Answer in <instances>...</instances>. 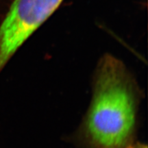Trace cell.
Masks as SVG:
<instances>
[{"mask_svg": "<svg viewBox=\"0 0 148 148\" xmlns=\"http://www.w3.org/2000/svg\"><path fill=\"white\" fill-rule=\"evenodd\" d=\"M140 94L123 62L111 54L99 61L92 97L79 137L87 148H127L135 141Z\"/></svg>", "mask_w": 148, "mask_h": 148, "instance_id": "1", "label": "cell"}, {"mask_svg": "<svg viewBox=\"0 0 148 148\" xmlns=\"http://www.w3.org/2000/svg\"><path fill=\"white\" fill-rule=\"evenodd\" d=\"M12 0H0V18L2 17Z\"/></svg>", "mask_w": 148, "mask_h": 148, "instance_id": "3", "label": "cell"}, {"mask_svg": "<svg viewBox=\"0 0 148 148\" xmlns=\"http://www.w3.org/2000/svg\"><path fill=\"white\" fill-rule=\"evenodd\" d=\"M63 0H12L0 18V72Z\"/></svg>", "mask_w": 148, "mask_h": 148, "instance_id": "2", "label": "cell"}, {"mask_svg": "<svg viewBox=\"0 0 148 148\" xmlns=\"http://www.w3.org/2000/svg\"><path fill=\"white\" fill-rule=\"evenodd\" d=\"M127 148H147L146 144L140 143V142H133Z\"/></svg>", "mask_w": 148, "mask_h": 148, "instance_id": "4", "label": "cell"}]
</instances>
